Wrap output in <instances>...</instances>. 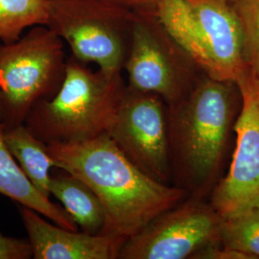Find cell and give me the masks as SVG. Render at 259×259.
<instances>
[{
    "label": "cell",
    "instance_id": "obj_1",
    "mask_svg": "<svg viewBox=\"0 0 259 259\" xmlns=\"http://www.w3.org/2000/svg\"><path fill=\"white\" fill-rule=\"evenodd\" d=\"M241 106L236 82L207 75L183 100L168 106L172 185L209 200L224 177Z\"/></svg>",
    "mask_w": 259,
    "mask_h": 259
},
{
    "label": "cell",
    "instance_id": "obj_2",
    "mask_svg": "<svg viewBox=\"0 0 259 259\" xmlns=\"http://www.w3.org/2000/svg\"><path fill=\"white\" fill-rule=\"evenodd\" d=\"M47 150L55 168L81 179L97 195L105 211L104 235L127 240L188 197L141 172L107 133L82 142L50 143Z\"/></svg>",
    "mask_w": 259,
    "mask_h": 259
},
{
    "label": "cell",
    "instance_id": "obj_3",
    "mask_svg": "<svg viewBox=\"0 0 259 259\" xmlns=\"http://www.w3.org/2000/svg\"><path fill=\"white\" fill-rule=\"evenodd\" d=\"M126 88L122 71H94L71 56L58 93L37 103L24 124L46 144L94 139L110 129Z\"/></svg>",
    "mask_w": 259,
    "mask_h": 259
},
{
    "label": "cell",
    "instance_id": "obj_4",
    "mask_svg": "<svg viewBox=\"0 0 259 259\" xmlns=\"http://www.w3.org/2000/svg\"><path fill=\"white\" fill-rule=\"evenodd\" d=\"M157 15L204 74L233 81L249 66L240 22L229 0H162Z\"/></svg>",
    "mask_w": 259,
    "mask_h": 259
},
{
    "label": "cell",
    "instance_id": "obj_5",
    "mask_svg": "<svg viewBox=\"0 0 259 259\" xmlns=\"http://www.w3.org/2000/svg\"><path fill=\"white\" fill-rule=\"evenodd\" d=\"M66 62L64 40L47 25L29 28L19 39L0 45L4 128L24 124L37 103L58 93Z\"/></svg>",
    "mask_w": 259,
    "mask_h": 259
},
{
    "label": "cell",
    "instance_id": "obj_6",
    "mask_svg": "<svg viewBox=\"0 0 259 259\" xmlns=\"http://www.w3.org/2000/svg\"><path fill=\"white\" fill-rule=\"evenodd\" d=\"M47 26L72 56L104 71H123L129 54L135 11L112 0H47Z\"/></svg>",
    "mask_w": 259,
    "mask_h": 259
},
{
    "label": "cell",
    "instance_id": "obj_7",
    "mask_svg": "<svg viewBox=\"0 0 259 259\" xmlns=\"http://www.w3.org/2000/svg\"><path fill=\"white\" fill-rule=\"evenodd\" d=\"M123 70L130 88L156 93L168 106L183 100L206 75L170 35L156 10L135 11Z\"/></svg>",
    "mask_w": 259,
    "mask_h": 259
},
{
    "label": "cell",
    "instance_id": "obj_8",
    "mask_svg": "<svg viewBox=\"0 0 259 259\" xmlns=\"http://www.w3.org/2000/svg\"><path fill=\"white\" fill-rule=\"evenodd\" d=\"M222 221L208 199L188 196L128 238L118 259H193L222 244Z\"/></svg>",
    "mask_w": 259,
    "mask_h": 259
},
{
    "label": "cell",
    "instance_id": "obj_9",
    "mask_svg": "<svg viewBox=\"0 0 259 259\" xmlns=\"http://www.w3.org/2000/svg\"><path fill=\"white\" fill-rule=\"evenodd\" d=\"M107 134L141 172L158 183L172 185L168 105L160 96L127 84Z\"/></svg>",
    "mask_w": 259,
    "mask_h": 259
},
{
    "label": "cell",
    "instance_id": "obj_10",
    "mask_svg": "<svg viewBox=\"0 0 259 259\" xmlns=\"http://www.w3.org/2000/svg\"><path fill=\"white\" fill-rule=\"evenodd\" d=\"M236 83L242 106L234 126L232 161L209 197L222 218L259 205V75L249 67Z\"/></svg>",
    "mask_w": 259,
    "mask_h": 259
},
{
    "label": "cell",
    "instance_id": "obj_11",
    "mask_svg": "<svg viewBox=\"0 0 259 259\" xmlns=\"http://www.w3.org/2000/svg\"><path fill=\"white\" fill-rule=\"evenodd\" d=\"M34 259H118L126 239L70 231L47 222L41 214L19 209Z\"/></svg>",
    "mask_w": 259,
    "mask_h": 259
},
{
    "label": "cell",
    "instance_id": "obj_12",
    "mask_svg": "<svg viewBox=\"0 0 259 259\" xmlns=\"http://www.w3.org/2000/svg\"><path fill=\"white\" fill-rule=\"evenodd\" d=\"M0 194L31 208L51 222L70 231L79 228L64 207L41 194L23 173L11 154L4 139V127L0 121Z\"/></svg>",
    "mask_w": 259,
    "mask_h": 259
},
{
    "label": "cell",
    "instance_id": "obj_13",
    "mask_svg": "<svg viewBox=\"0 0 259 259\" xmlns=\"http://www.w3.org/2000/svg\"><path fill=\"white\" fill-rule=\"evenodd\" d=\"M50 193L63 204L82 232L101 234L105 225L104 207L97 195L81 179L64 170L56 172L51 176Z\"/></svg>",
    "mask_w": 259,
    "mask_h": 259
},
{
    "label": "cell",
    "instance_id": "obj_14",
    "mask_svg": "<svg viewBox=\"0 0 259 259\" xmlns=\"http://www.w3.org/2000/svg\"><path fill=\"white\" fill-rule=\"evenodd\" d=\"M4 139L29 181L41 194L50 198V172L55 166L47 152V144L37 139L25 124L4 128Z\"/></svg>",
    "mask_w": 259,
    "mask_h": 259
},
{
    "label": "cell",
    "instance_id": "obj_15",
    "mask_svg": "<svg viewBox=\"0 0 259 259\" xmlns=\"http://www.w3.org/2000/svg\"><path fill=\"white\" fill-rule=\"evenodd\" d=\"M47 0H0V40L19 39L29 28L47 25Z\"/></svg>",
    "mask_w": 259,
    "mask_h": 259
},
{
    "label": "cell",
    "instance_id": "obj_16",
    "mask_svg": "<svg viewBox=\"0 0 259 259\" xmlns=\"http://www.w3.org/2000/svg\"><path fill=\"white\" fill-rule=\"evenodd\" d=\"M220 236L224 246L258 259L259 205L223 218Z\"/></svg>",
    "mask_w": 259,
    "mask_h": 259
},
{
    "label": "cell",
    "instance_id": "obj_17",
    "mask_svg": "<svg viewBox=\"0 0 259 259\" xmlns=\"http://www.w3.org/2000/svg\"><path fill=\"white\" fill-rule=\"evenodd\" d=\"M231 3L240 22L245 61L259 75V0H232Z\"/></svg>",
    "mask_w": 259,
    "mask_h": 259
},
{
    "label": "cell",
    "instance_id": "obj_18",
    "mask_svg": "<svg viewBox=\"0 0 259 259\" xmlns=\"http://www.w3.org/2000/svg\"><path fill=\"white\" fill-rule=\"evenodd\" d=\"M32 258L29 241L4 236L0 233V259Z\"/></svg>",
    "mask_w": 259,
    "mask_h": 259
},
{
    "label": "cell",
    "instance_id": "obj_19",
    "mask_svg": "<svg viewBox=\"0 0 259 259\" xmlns=\"http://www.w3.org/2000/svg\"><path fill=\"white\" fill-rule=\"evenodd\" d=\"M193 259H251V257L242 251L218 244L200 250L195 254Z\"/></svg>",
    "mask_w": 259,
    "mask_h": 259
},
{
    "label": "cell",
    "instance_id": "obj_20",
    "mask_svg": "<svg viewBox=\"0 0 259 259\" xmlns=\"http://www.w3.org/2000/svg\"><path fill=\"white\" fill-rule=\"evenodd\" d=\"M119 3L123 6H126L130 9L137 10H156L157 5L162 0H112Z\"/></svg>",
    "mask_w": 259,
    "mask_h": 259
},
{
    "label": "cell",
    "instance_id": "obj_21",
    "mask_svg": "<svg viewBox=\"0 0 259 259\" xmlns=\"http://www.w3.org/2000/svg\"><path fill=\"white\" fill-rule=\"evenodd\" d=\"M4 117V104H3V99H2V95L0 93V121L2 122Z\"/></svg>",
    "mask_w": 259,
    "mask_h": 259
},
{
    "label": "cell",
    "instance_id": "obj_22",
    "mask_svg": "<svg viewBox=\"0 0 259 259\" xmlns=\"http://www.w3.org/2000/svg\"><path fill=\"white\" fill-rule=\"evenodd\" d=\"M229 1H232V0H229Z\"/></svg>",
    "mask_w": 259,
    "mask_h": 259
}]
</instances>
